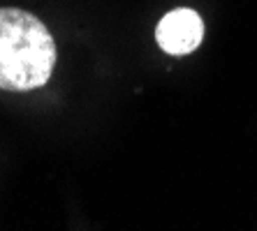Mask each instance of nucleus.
Wrapping results in <instances>:
<instances>
[{
	"mask_svg": "<svg viewBox=\"0 0 257 231\" xmlns=\"http://www.w3.org/2000/svg\"><path fill=\"white\" fill-rule=\"evenodd\" d=\"M56 44L47 26L30 12L0 7V88L24 93L49 81Z\"/></svg>",
	"mask_w": 257,
	"mask_h": 231,
	"instance_id": "1",
	"label": "nucleus"
},
{
	"mask_svg": "<svg viewBox=\"0 0 257 231\" xmlns=\"http://www.w3.org/2000/svg\"><path fill=\"white\" fill-rule=\"evenodd\" d=\"M204 24L195 10H174L167 17H162L158 24L156 40L162 51L172 56H186L202 44Z\"/></svg>",
	"mask_w": 257,
	"mask_h": 231,
	"instance_id": "2",
	"label": "nucleus"
}]
</instances>
